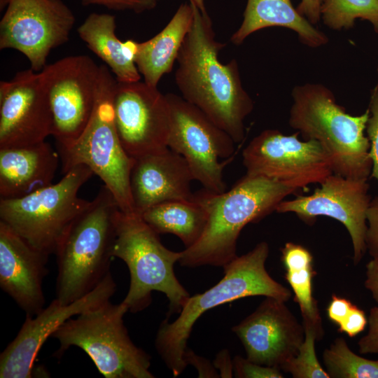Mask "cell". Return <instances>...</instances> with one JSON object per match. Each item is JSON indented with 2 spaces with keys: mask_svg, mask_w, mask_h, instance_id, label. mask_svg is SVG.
<instances>
[{
  "mask_svg": "<svg viewBox=\"0 0 378 378\" xmlns=\"http://www.w3.org/2000/svg\"><path fill=\"white\" fill-rule=\"evenodd\" d=\"M85 5H99L111 10H132L139 13L150 10L158 0H80Z\"/></svg>",
  "mask_w": 378,
  "mask_h": 378,
  "instance_id": "d6a6232c",
  "label": "cell"
},
{
  "mask_svg": "<svg viewBox=\"0 0 378 378\" xmlns=\"http://www.w3.org/2000/svg\"><path fill=\"white\" fill-rule=\"evenodd\" d=\"M213 364L218 372L220 377L231 378L234 376L233 359L231 358L228 350L220 351L216 354Z\"/></svg>",
  "mask_w": 378,
  "mask_h": 378,
  "instance_id": "60d3db41",
  "label": "cell"
},
{
  "mask_svg": "<svg viewBox=\"0 0 378 378\" xmlns=\"http://www.w3.org/2000/svg\"><path fill=\"white\" fill-rule=\"evenodd\" d=\"M59 157L46 141L0 148V199L20 198L52 185Z\"/></svg>",
  "mask_w": 378,
  "mask_h": 378,
  "instance_id": "44dd1931",
  "label": "cell"
},
{
  "mask_svg": "<svg viewBox=\"0 0 378 378\" xmlns=\"http://www.w3.org/2000/svg\"><path fill=\"white\" fill-rule=\"evenodd\" d=\"M304 339L298 354L286 363L281 370L290 373L294 378H330L320 364L315 351V342L323 333L309 323H303Z\"/></svg>",
  "mask_w": 378,
  "mask_h": 378,
  "instance_id": "f1b7e54d",
  "label": "cell"
},
{
  "mask_svg": "<svg viewBox=\"0 0 378 378\" xmlns=\"http://www.w3.org/2000/svg\"><path fill=\"white\" fill-rule=\"evenodd\" d=\"M75 21L62 0H9L0 22V49L21 52L39 72L50 52L69 40Z\"/></svg>",
  "mask_w": 378,
  "mask_h": 378,
  "instance_id": "4fadbf2b",
  "label": "cell"
},
{
  "mask_svg": "<svg viewBox=\"0 0 378 378\" xmlns=\"http://www.w3.org/2000/svg\"><path fill=\"white\" fill-rule=\"evenodd\" d=\"M9 0H0V8L1 10L6 8L8 6Z\"/></svg>",
  "mask_w": 378,
  "mask_h": 378,
  "instance_id": "7bdbcfd3",
  "label": "cell"
},
{
  "mask_svg": "<svg viewBox=\"0 0 378 378\" xmlns=\"http://www.w3.org/2000/svg\"><path fill=\"white\" fill-rule=\"evenodd\" d=\"M270 27L294 31L300 41L310 48H318L328 42L326 34L301 15L290 0H247L243 21L230 40L240 45L250 34Z\"/></svg>",
  "mask_w": 378,
  "mask_h": 378,
  "instance_id": "cb8c5ba5",
  "label": "cell"
},
{
  "mask_svg": "<svg viewBox=\"0 0 378 378\" xmlns=\"http://www.w3.org/2000/svg\"><path fill=\"white\" fill-rule=\"evenodd\" d=\"M93 174L86 165H77L57 183L20 198L0 199V221L34 248L48 256L55 254L72 223L90 204L78 193Z\"/></svg>",
  "mask_w": 378,
  "mask_h": 378,
  "instance_id": "9c48e42d",
  "label": "cell"
},
{
  "mask_svg": "<svg viewBox=\"0 0 378 378\" xmlns=\"http://www.w3.org/2000/svg\"><path fill=\"white\" fill-rule=\"evenodd\" d=\"M285 302L265 297L253 312L232 327L249 360L281 370L298 354L304 328Z\"/></svg>",
  "mask_w": 378,
  "mask_h": 378,
  "instance_id": "ac0fdd59",
  "label": "cell"
},
{
  "mask_svg": "<svg viewBox=\"0 0 378 378\" xmlns=\"http://www.w3.org/2000/svg\"><path fill=\"white\" fill-rule=\"evenodd\" d=\"M57 146H67L82 134L93 113L100 65L84 55L63 57L41 71Z\"/></svg>",
  "mask_w": 378,
  "mask_h": 378,
  "instance_id": "8fae6325",
  "label": "cell"
},
{
  "mask_svg": "<svg viewBox=\"0 0 378 378\" xmlns=\"http://www.w3.org/2000/svg\"><path fill=\"white\" fill-rule=\"evenodd\" d=\"M115 291L110 272L83 298L66 304L55 298L35 316H26L16 337L0 355V377H31L34 362L47 339L69 318L110 301Z\"/></svg>",
  "mask_w": 378,
  "mask_h": 378,
  "instance_id": "2e32d148",
  "label": "cell"
},
{
  "mask_svg": "<svg viewBox=\"0 0 378 378\" xmlns=\"http://www.w3.org/2000/svg\"><path fill=\"white\" fill-rule=\"evenodd\" d=\"M114 122L120 143L132 158L168 148L170 111L166 95L140 80L117 81Z\"/></svg>",
  "mask_w": 378,
  "mask_h": 378,
  "instance_id": "9a60e30c",
  "label": "cell"
},
{
  "mask_svg": "<svg viewBox=\"0 0 378 378\" xmlns=\"http://www.w3.org/2000/svg\"><path fill=\"white\" fill-rule=\"evenodd\" d=\"M353 306L354 304L346 298L333 294L327 307L328 317L333 323L340 326L346 318Z\"/></svg>",
  "mask_w": 378,
  "mask_h": 378,
  "instance_id": "74e56055",
  "label": "cell"
},
{
  "mask_svg": "<svg viewBox=\"0 0 378 378\" xmlns=\"http://www.w3.org/2000/svg\"><path fill=\"white\" fill-rule=\"evenodd\" d=\"M285 278L294 293V301L299 305L303 323H309L323 333L317 301L312 293V281L316 275L314 265L286 270Z\"/></svg>",
  "mask_w": 378,
  "mask_h": 378,
  "instance_id": "83f0119b",
  "label": "cell"
},
{
  "mask_svg": "<svg viewBox=\"0 0 378 378\" xmlns=\"http://www.w3.org/2000/svg\"><path fill=\"white\" fill-rule=\"evenodd\" d=\"M322 358L330 378H378V360L357 355L343 337L335 339Z\"/></svg>",
  "mask_w": 378,
  "mask_h": 378,
  "instance_id": "484cf974",
  "label": "cell"
},
{
  "mask_svg": "<svg viewBox=\"0 0 378 378\" xmlns=\"http://www.w3.org/2000/svg\"><path fill=\"white\" fill-rule=\"evenodd\" d=\"M170 111L168 147L186 160L194 180L206 190L225 191L223 169L235 150V142L201 110L178 95L168 93Z\"/></svg>",
  "mask_w": 378,
  "mask_h": 378,
  "instance_id": "30bf717a",
  "label": "cell"
},
{
  "mask_svg": "<svg viewBox=\"0 0 378 378\" xmlns=\"http://www.w3.org/2000/svg\"><path fill=\"white\" fill-rule=\"evenodd\" d=\"M270 247L258 243L251 251L237 256L223 267V277L203 293L190 296L172 322L165 318L155 339L158 355L174 377L187 367L183 354L197 320L206 311L234 300L253 296L272 297L288 301L290 290L275 281L267 272L265 262Z\"/></svg>",
  "mask_w": 378,
  "mask_h": 378,
  "instance_id": "3957f363",
  "label": "cell"
},
{
  "mask_svg": "<svg viewBox=\"0 0 378 378\" xmlns=\"http://www.w3.org/2000/svg\"><path fill=\"white\" fill-rule=\"evenodd\" d=\"M113 257L121 259L127 266L130 283L122 301L129 312L136 313L147 308L153 291L164 293L169 300L167 318L179 314L190 296L179 282L174 267L181 251L166 248L155 232L137 214L118 210Z\"/></svg>",
  "mask_w": 378,
  "mask_h": 378,
  "instance_id": "8992f818",
  "label": "cell"
},
{
  "mask_svg": "<svg viewBox=\"0 0 378 378\" xmlns=\"http://www.w3.org/2000/svg\"><path fill=\"white\" fill-rule=\"evenodd\" d=\"M368 109L370 116L366 125V134L370 142V157L372 161L370 177L378 185V83L370 92Z\"/></svg>",
  "mask_w": 378,
  "mask_h": 378,
  "instance_id": "f546056e",
  "label": "cell"
},
{
  "mask_svg": "<svg viewBox=\"0 0 378 378\" xmlns=\"http://www.w3.org/2000/svg\"><path fill=\"white\" fill-rule=\"evenodd\" d=\"M234 377L238 378H282L281 370L255 363L241 356L233 358Z\"/></svg>",
  "mask_w": 378,
  "mask_h": 378,
  "instance_id": "4dcf8cb0",
  "label": "cell"
},
{
  "mask_svg": "<svg viewBox=\"0 0 378 378\" xmlns=\"http://www.w3.org/2000/svg\"><path fill=\"white\" fill-rule=\"evenodd\" d=\"M193 20L190 3L181 4L164 28L150 39L135 44L134 62L144 81L157 87L174 61Z\"/></svg>",
  "mask_w": 378,
  "mask_h": 378,
  "instance_id": "603a6c76",
  "label": "cell"
},
{
  "mask_svg": "<svg viewBox=\"0 0 378 378\" xmlns=\"http://www.w3.org/2000/svg\"><path fill=\"white\" fill-rule=\"evenodd\" d=\"M48 257L0 221V287L26 316H34L44 308Z\"/></svg>",
  "mask_w": 378,
  "mask_h": 378,
  "instance_id": "d6986e66",
  "label": "cell"
},
{
  "mask_svg": "<svg viewBox=\"0 0 378 378\" xmlns=\"http://www.w3.org/2000/svg\"><path fill=\"white\" fill-rule=\"evenodd\" d=\"M377 71H378V67H377Z\"/></svg>",
  "mask_w": 378,
  "mask_h": 378,
  "instance_id": "ee69618b",
  "label": "cell"
},
{
  "mask_svg": "<svg viewBox=\"0 0 378 378\" xmlns=\"http://www.w3.org/2000/svg\"><path fill=\"white\" fill-rule=\"evenodd\" d=\"M183 359L187 365H190L195 367L198 372V377H220L219 373L214 364H211L208 359L197 355L188 347L185 350Z\"/></svg>",
  "mask_w": 378,
  "mask_h": 378,
  "instance_id": "8d00e7d4",
  "label": "cell"
},
{
  "mask_svg": "<svg viewBox=\"0 0 378 378\" xmlns=\"http://www.w3.org/2000/svg\"><path fill=\"white\" fill-rule=\"evenodd\" d=\"M368 331L362 337L358 346L360 354H378V307L370 309L368 318Z\"/></svg>",
  "mask_w": 378,
  "mask_h": 378,
  "instance_id": "e575fe53",
  "label": "cell"
},
{
  "mask_svg": "<svg viewBox=\"0 0 378 378\" xmlns=\"http://www.w3.org/2000/svg\"><path fill=\"white\" fill-rule=\"evenodd\" d=\"M190 3L195 5L202 13H207L204 6V0H189Z\"/></svg>",
  "mask_w": 378,
  "mask_h": 378,
  "instance_id": "b9f144b4",
  "label": "cell"
},
{
  "mask_svg": "<svg viewBox=\"0 0 378 378\" xmlns=\"http://www.w3.org/2000/svg\"><path fill=\"white\" fill-rule=\"evenodd\" d=\"M299 132L286 135L265 130L255 136L242 152L247 174L287 183L298 190L321 183L333 173L330 158L314 140L302 141Z\"/></svg>",
  "mask_w": 378,
  "mask_h": 378,
  "instance_id": "7c38bea8",
  "label": "cell"
},
{
  "mask_svg": "<svg viewBox=\"0 0 378 378\" xmlns=\"http://www.w3.org/2000/svg\"><path fill=\"white\" fill-rule=\"evenodd\" d=\"M281 261L286 270L297 269L313 265V256L304 246L287 242L281 249Z\"/></svg>",
  "mask_w": 378,
  "mask_h": 378,
  "instance_id": "1f68e13d",
  "label": "cell"
},
{
  "mask_svg": "<svg viewBox=\"0 0 378 378\" xmlns=\"http://www.w3.org/2000/svg\"><path fill=\"white\" fill-rule=\"evenodd\" d=\"M367 179H356L332 173L309 195L283 200L277 213H293L307 224L318 216L337 220L347 230L353 246V260L358 264L367 251V211L371 201Z\"/></svg>",
  "mask_w": 378,
  "mask_h": 378,
  "instance_id": "5bb4252c",
  "label": "cell"
},
{
  "mask_svg": "<svg viewBox=\"0 0 378 378\" xmlns=\"http://www.w3.org/2000/svg\"><path fill=\"white\" fill-rule=\"evenodd\" d=\"M367 324L368 318L365 312L354 304L346 318L338 326V332L354 337L363 332Z\"/></svg>",
  "mask_w": 378,
  "mask_h": 378,
  "instance_id": "d590c367",
  "label": "cell"
},
{
  "mask_svg": "<svg viewBox=\"0 0 378 378\" xmlns=\"http://www.w3.org/2000/svg\"><path fill=\"white\" fill-rule=\"evenodd\" d=\"M115 18L108 13H90L78 27L79 37L108 66L118 82L139 81L134 62L136 41H120L116 36Z\"/></svg>",
  "mask_w": 378,
  "mask_h": 378,
  "instance_id": "7402d4cb",
  "label": "cell"
},
{
  "mask_svg": "<svg viewBox=\"0 0 378 378\" xmlns=\"http://www.w3.org/2000/svg\"><path fill=\"white\" fill-rule=\"evenodd\" d=\"M321 19L333 30L349 29L357 19L371 23L378 33V0H324Z\"/></svg>",
  "mask_w": 378,
  "mask_h": 378,
  "instance_id": "4316f807",
  "label": "cell"
},
{
  "mask_svg": "<svg viewBox=\"0 0 378 378\" xmlns=\"http://www.w3.org/2000/svg\"><path fill=\"white\" fill-rule=\"evenodd\" d=\"M129 312L121 302L108 301L71 318L51 337L61 356L71 346L82 349L106 378H153L150 356L131 340L123 317Z\"/></svg>",
  "mask_w": 378,
  "mask_h": 378,
  "instance_id": "ba28073f",
  "label": "cell"
},
{
  "mask_svg": "<svg viewBox=\"0 0 378 378\" xmlns=\"http://www.w3.org/2000/svg\"><path fill=\"white\" fill-rule=\"evenodd\" d=\"M194 180L184 158L169 147L134 158L130 175L135 213L168 201L192 199Z\"/></svg>",
  "mask_w": 378,
  "mask_h": 378,
  "instance_id": "ffe728a7",
  "label": "cell"
},
{
  "mask_svg": "<svg viewBox=\"0 0 378 378\" xmlns=\"http://www.w3.org/2000/svg\"><path fill=\"white\" fill-rule=\"evenodd\" d=\"M367 251L370 256L378 255V195L371 200L367 211Z\"/></svg>",
  "mask_w": 378,
  "mask_h": 378,
  "instance_id": "836d02e7",
  "label": "cell"
},
{
  "mask_svg": "<svg viewBox=\"0 0 378 378\" xmlns=\"http://www.w3.org/2000/svg\"><path fill=\"white\" fill-rule=\"evenodd\" d=\"M289 125L304 140L318 142L328 154L334 174L356 179L370 178V142L365 135L368 108L359 115L349 114L332 92L319 83L296 85Z\"/></svg>",
  "mask_w": 378,
  "mask_h": 378,
  "instance_id": "277c9868",
  "label": "cell"
},
{
  "mask_svg": "<svg viewBox=\"0 0 378 378\" xmlns=\"http://www.w3.org/2000/svg\"><path fill=\"white\" fill-rule=\"evenodd\" d=\"M117 80L105 64L100 65L96 104L86 127L71 144L58 146L62 172L83 164L92 169L125 214H136L130 192V175L134 159L123 148L114 122L113 97Z\"/></svg>",
  "mask_w": 378,
  "mask_h": 378,
  "instance_id": "52a82bcc",
  "label": "cell"
},
{
  "mask_svg": "<svg viewBox=\"0 0 378 378\" xmlns=\"http://www.w3.org/2000/svg\"><path fill=\"white\" fill-rule=\"evenodd\" d=\"M52 119L41 71H18L0 82V148L22 147L52 135Z\"/></svg>",
  "mask_w": 378,
  "mask_h": 378,
  "instance_id": "e0dca14e",
  "label": "cell"
},
{
  "mask_svg": "<svg viewBox=\"0 0 378 378\" xmlns=\"http://www.w3.org/2000/svg\"><path fill=\"white\" fill-rule=\"evenodd\" d=\"M118 204L104 186L74 220L55 253L56 297L70 304L92 291L110 272Z\"/></svg>",
  "mask_w": 378,
  "mask_h": 378,
  "instance_id": "5b68a950",
  "label": "cell"
},
{
  "mask_svg": "<svg viewBox=\"0 0 378 378\" xmlns=\"http://www.w3.org/2000/svg\"><path fill=\"white\" fill-rule=\"evenodd\" d=\"M143 220L158 234L178 237L189 248L202 236L208 222V212L193 196L188 200H174L154 205L141 215Z\"/></svg>",
  "mask_w": 378,
  "mask_h": 378,
  "instance_id": "d4e9b609",
  "label": "cell"
},
{
  "mask_svg": "<svg viewBox=\"0 0 378 378\" xmlns=\"http://www.w3.org/2000/svg\"><path fill=\"white\" fill-rule=\"evenodd\" d=\"M324 0H301L298 12L311 24L316 25L321 20V8Z\"/></svg>",
  "mask_w": 378,
  "mask_h": 378,
  "instance_id": "f35d334b",
  "label": "cell"
},
{
  "mask_svg": "<svg viewBox=\"0 0 378 378\" xmlns=\"http://www.w3.org/2000/svg\"><path fill=\"white\" fill-rule=\"evenodd\" d=\"M191 5L193 20L177 55L176 83L184 99L239 143L244 138V120L253 102L242 86L237 61L220 62L218 54L225 44L216 40L208 13Z\"/></svg>",
  "mask_w": 378,
  "mask_h": 378,
  "instance_id": "6da1fadb",
  "label": "cell"
},
{
  "mask_svg": "<svg viewBox=\"0 0 378 378\" xmlns=\"http://www.w3.org/2000/svg\"><path fill=\"white\" fill-rule=\"evenodd\" d=\"M365 287L378 303V255L372 257L366 265Z\"/></svg>",
  "mask_w": 378,
  "mask_h": 378,
  "instance_id": "ab89813d",
  "label": "cell"
},
{
  "mask_svg": "<svg viewBox=\"0 0 378 378\" xmlns=\"http://www.w3.org/2000/svg\"><path fill=\"white\" fill-rule=\"evenodd\" d=\"M298 190L275 179L246 174L227 191L216 193L204 188L197 191L194 196L206 209L208 222L198 241L181 251L179 264L223 268L237 256V242L244 226L275 211Z\"/></svg>",
  "mask_w": 378,
  "mask_h": 378,
  "instance_id": "7a4b0ae2",
  "label": "cell"
}]
</instances>
